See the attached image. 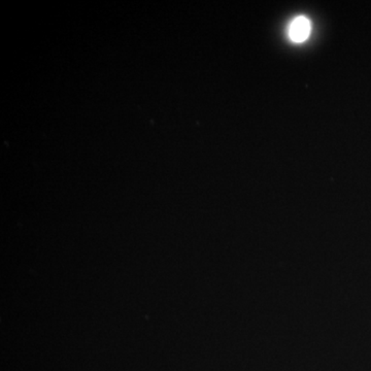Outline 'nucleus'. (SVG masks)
Instances as JSON below:
<instances>
[{
	"mask_svg": "<svg viewBox=\"0 0 371 371\" xmlns=\"http://www.w3.org/2000/svg\"><path fill=\"white\" fill-rule=\"evenodd\" d=\"M312 32V23L306 17L298 16L290 23L288 34L294 43H304Z\"/></svg>",
	"mask_w": 371,
	"mask_h": 371,
	"instance_id": "obj_1",
	"label": "nucleus"
}]
</instances>
